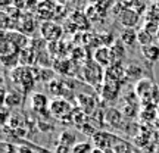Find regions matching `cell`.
<instances>
[{"mask_svg": "<svg viewBox=\"0 0 159 153\" xmlns=\"http://www.w3.org/2000/svg\"><path fill=\"white\" fill-rule=\"evenodd\" d=\"M11 79L21 88V93H30L34 87L35 81H37V75H35L34 69L31 66H18V68L11 71Z\"/></svg>", "mask_w": 159, "mask_h": 153, "instance_id": "1", "label": "cell"}, {"mask_svg": "<svg viewBox=\"0 0 159 153\" xmlns=\"http://www.w3.org/2000/svg\"><path fill=\"white\" fill-rule=\"evenodd\" d=\"M83 78L93 85H99L100 83H105V71L103 68L94 61H87L83 68Z\"/></svg>", "mask_w": 159, "mask_h": 153, "instance_id": "2", "label": "cell"}, {"mask_svg": "<svg viewBox=\"0 0 159 153\" xmlns=\"http://www.w3.org/2000/svg\"><path fill=\"white\" fill-rule=\"evenodd\" d=\"M49 112H50L55 118L63 121L68 116H72V112L74 109L69 105V102L66 99H55L50 102V106H49Z\"/></svg>", "mask_w": 159, "mask_h": 153, "instance_id": "3", "label": "cell"}, {"mask_svg": "<svg viewBox=\"0 0 159 153\" xmlns=\"http://www.w3.org/2000/svg\"><path fill=\"white\" fill-rule=\"evenodd\" d=\"M40 33L46 41H57L62 35V28H61V25L52 22V21H46L40 27Z\"/></svg>", "mask_w": 159, "mask_h": 153, "instance_id": "4", "label": "cell"}, {"mask_svg": "<svg viewBox=\"0 0 159 153\" xmlns=\"http://www.w3.org/2000/svg\"><path fill=\"white\" fill-rule=\"evenodd\" d=\"M121 83H116V81H106L102 84V88H100V94L102 97L106 100V102H114L116 100L119 96V91H121Z\"/></svg>", "mask_w": 159, "mask_h": 153, "instance_id": "5", "label": "cell"}, {"mask_svg": "<svg viewBox=\"0 0 159 153\" xmlns=\"http://www.w3.org/2000/svg\"><path fill=\"white\" fill-rule=\"evenodd\" d=\"M77 105H78L80 109L85 115H91L97 108V100H96V97L91 96V94L81 93V94L77 96Z\"/></svg>", "mask_w": 159, "mask_h": 153, "instance_id": "6", "label": "cell"}, {"mask_svg": "<svg viewBox=\"0 0 159 153\" xmlns=\"http://www.w3.org/2000/svg\"><path fill=\"white\" fill-rule=\"evenodd\" d=\"M153 83L150 81L149 78H143L140 79L136 85V94L137 97L143 100V102H146V100H150L152 97H153Z\"/></svg>", "mask_w": 159, "mask_h": 153, "instance_id": "7", "label": "cell"}, {"mask_svg": "<svg viewBox=\"0 0 159 153\" xmlns=\"http://www.w3.org/2000/svg\"><path fill=\"white\" fill-rule=\"evenodd\" d=\"M105 79L106 81H116L121 83L127 79L125 77V68L122 66V63H112L111 66L105 69Z\"/></svg>", "mask_w": 159, "mask_h": 153, "instance_id": "8", "label": "cell"}, {"mask_svg": "<svg viewBox=\"0 0 159 153\" xmlns=\"http://www.w3.org/2000/svg\"><path fill=\"white\" fill-rule=\"evenodd\" d=\"M118 21L124 28H134L140 21V13L136 12L134 9H125V11L119 12Z\"/></svg>", "mask_w": 159, "mask_h": 153, "instance_id": "9", "label": "cell"}, {"mask_svg": "<svg viewBox=\"0 0 159 153\" xmlns=\"http://www.w3.org/2000/svg\"><path fill=\"white\" fill-rule=\"evenodd\" d=\"M30 105H31V109L37 114H46L50 106L47 96L43 93H33L31 99H30Z\"/></svg>", "mask_w": 159, "mask_h": 153, "instance_id": "10", "label": "cell"}, {"mask_svg": "<svg viewBox=\"0 0 159 153\" xmlns=\"http://www.w3.org/2000/svg\"><path fill=\"white\" fill-rule=\"evenodd\" d=\"M3 38L7 40L9 43H12L19 52L24 50L25 47H28V46H27L28 44V38H27V35L22 34L21 31H5V33H3Z\"/></svg>", "mask_w": 159, "mask_h": 153, "instance_id": "11", "label": "cell"}, {"mask_svg": "<svg viewBox=\"0 0 159 153\" xmlns=\"http://www.w3.org/2000/svg\"><path fill=\"white\" fill-rule=\"evenodd\" d=\"M94 62H97L102 68H108L112 65V55H111V49L108 46H100L97 47L96 52H94Z\"/></svg>", "mask_w": 159, "mask_h": 153, "instance_id": "12", "label": "cell"}, {"mask_svg": "<svg viewBox=\"0 0 159 153\" xmlns=\"http://www.w3.org/2000/svg\"><path fill=\"white\" fill-rule=\"evenodd\" d=\"M119 41L125 47H133L136 43H139V31L134 28H124L119 33Z\"/></svg>", "mask_w": 159, "mask_h": 153, "instance_id": "13", "label": "cell"}, {"mask_svg": "<svg viewBox=\"0 0 159 153\" xmlns=\"http://www.w3.org/2000/svg\"><path fill=\"white\" fill-rule=\"evenodd\" d=\"M111 49V55H112V63H121L122 59L127 55V47H125L119 40H115L114 44L109 47Z\"/></svg>", "mask_w": 159, "mask_h": 153, "instance_id": "14", "label": "cell"}, {"mask_svg": "<svg viewBox=\"0 0 159 153\" xmlns=\"http://www.w3.org/2000/svg\"><path fill=\"white\" fill-rule=\"evenodd\" d=\"M22 102V93H18V91H9L3 96V106L6 108H19Z\"/></svg>", "mask_w": 159, "mask_h": 153, "instance_id": "15", "label": "cell"}, {"mask_svg": "<svg viewBox=\"0 0 159 153\" xmlns=\"http://www.w3.org/2000/svg\"><path fill=\"white\" fill-rule=\"evenodd\" d=\"M125 77L127 79H130V81H140V79L144 78V71L140 65H137V63H130L128 66H125Z\"/></svg>", "mask_w": 159, "mask_h": 153, "instance_id": "16", "label": "cell"}, {"mask_svg": "<svg viewBox=\"0 0 159 153\" xmlns=\"http://www.w3.org/2000/svg\"><path fill=\"white\" fill-rule=\"evenodd\" d=\"M122 118H125L124 114H121L118 109H108L105 112V121L106 124H109L111 127H115L118 128L122 125Z\"/></svg>", "mask_w": 159, "mask_h": 153, "instance_id": "17", "label": "cell"}, {"mask_svg": "<svg viewBox=\"0 0 159 153\" xmlns=\"http://www.w3.org/2000/svg\"><path fill=\"white\" fill-rule=\"evenodd\" d=\"M142 56L148 62H156L159 59V44L152 43V44L142 47Z\"/></svg>", "mask_w": 159, "mask_h": 153, "instance_id": "18", "label": "cell"}, {"mask_svg": "<svg viewBox=\"0 0 159 153\" xmlns=\"http://www.w3.org/2000/svg\"><path fill=\"white\" fill-rule=\"evenodd\" d=\"M2 63L5 68L12 69L18 68V65L21 63L19 61V53H11V55H2Z\"/></svg>", "mask_w": 159, "mask_h": 153, "instance_id": "19", "label": "cell"}, {"mask_svg": "<svg viewBox=\"0 0 159 153\" xmlns=\"http://www.w3.org/2000/svg\"><path fill=\"white\" fill-rule=\"evenodd\" d=\"M31 59H37V53L34 52V49L25 47L24 50L19 52V61H21V63H24V66H31L33 65Z\"/></svg>", "mask_w": 159, "mask_h": 153, "instance_id": "20", "label": "cell"}, {"mask_svg": "<svg viewBox=\"0 0 159 153\" xmlns=\"http://www.w3.org/2000/svg\"><path fill=\"white\" fill-rule=\"evenodd\" d=\"M59 144H63V146H68V147H74L77 144V136L71 131H62L61 136H59Z\"/></svg>", "mask_w": 159, "mask_h": 153, "instance_id": "21", "label": "cell"}, {"mask_svg": "<svg viewBox=\"0 0 159 153\" xmlns=\"http://www.w3.org/2000/svg\"><path fill=\"white\" fill-rule=\"evenodd\" d=\"M49 91H50L52 94H55V96H62L63 91H65V84L61 83V81H50L49 83Z\"/></svg>", "mask_w": 159, "mask_h": 153, "instance_id": "22", "label": "cell"}, {"mask_svg": "<svg viewBox=\"0 0 159 153\" xmlns=\"http://www.w3.org/2000/svg\"><path fill=\"white\" fill-rule=\"evenodd\" d=\"M153 40H155V37H152L148 31H144L143 28L139 31V44L142 46V47L152 44V43H153Z\"/></svg>", "mask_w": 159, "mask_h": 153, "instance_id": "23", "label": "cell"}, {"mask_svg": "<svg viewBox=\"0 0 159 153\" xmlns=\"http://www.w3.org/2000/svg\"><path fill=\"white\" fill-rule=\"evenodd\" d=\"M72 153H93V146L90 143H77L72 147Z\"/></svg>", "mask_w": 159, "mask_h": 153, "instance_id": "24", "label": "cell"}, {"mask_svg": "<svg viewBox=\"0 0 159 153\" xmlns=\"http://www.w3.org/2000/svg\"><path fill=\"white\" fill-rule=\"evenodd\" d=\"M137 112H139V108H137L136 103H130V105L125 103L124 112H122L125 118H134V116L137 115Z\"/></svg>", "mask_w": 159, "mask_h": 153, "instance_id": "25", "label": "cell"}, {"mask_svg": "<svg viewBox=\"0 0 159 153\" xmlns=\"http://www.w3.org/2000/svg\"><path fill=\"white\" fill-rule=\"evenodd\" d=\"M55 153H72V149L68 146H63V144H59L55 149Z\"/></svg>", "mask_w": 159, "mask_h": 153, "instance_id": "26", "label": "cell"}, {"mask_svg": "<svg viewBox=\"0 0 159 153\" xmlns=\"http://www.w3.org/2000/svg\"><path fill=\"white\" fill-rule=\"evenodd\" d=\"M18 153H34V150L28 146H19L18 147Z\"/></svg>", "mask_w": 159, "mask_h": 153, "instance_id": "27", "label": "cell"}, {"mask_svg": "<svg viewBox=\"0 0 159 153\" xmlns=\"http://www.w3.org/2000/svg\"><path fill=\"white\" fill-rule=\"evenodd\" d=\"M2 112H3V124H5L7 116H9V109L6 108V106H3V108H2Z\"/></svg>", "mask_w": 159, "mask_h": 153, "instance_id": "28", "label": "cell"}, {"mask_svg": "<svg viewBox=\"0 0 159 153\" xmlns=\"http://www.w3.org/2000/svg\"><path fill=\"white\" fill-rule=\"evenodd\" d=\"M155 6L158 7V11H159V0H156V2H155Z\"/></svg>", "mask_w": 159, "mask_h": 153, "instance_id": "29", "label": "cell"}, {"mask_svg": "<svg viewBox=\"0 0 159 153\" xmlns=\"http://www.w3.org/2000/svg\"><path fill=\"white\" fill-rule=\"evenodd\" d=\"M156 40H158V41H159V31H158V37H156Z\"/></svg>", "mask_w": 159, "mask_h": 153, "instance_id": "30", "label": "cell"}, {"mask_svg": "<svg viewBox=\"0 0 159 153\" xmlns=\"http://www.w3.org/2000/svg\"><path fill=\"white\" fill-rule=\"evenodd\" d=\"M127 153H133V152H130V150H128V152H127Z\"/></svg>", "mask_w": 159, "mask_h": 153, "instance_id": "31", "label": "cell"}]
</instances>
